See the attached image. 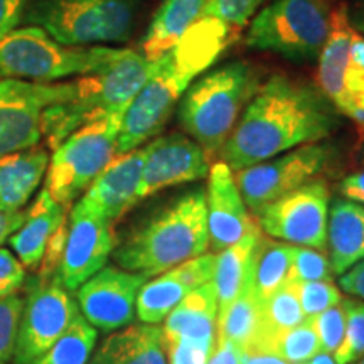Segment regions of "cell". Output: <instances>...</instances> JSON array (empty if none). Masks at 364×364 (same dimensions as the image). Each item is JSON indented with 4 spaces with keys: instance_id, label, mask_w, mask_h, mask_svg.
Returning <instances> with one entry per match:
<instances>
[{
    "instance_id": "obj_34",
    "label": "cell",
    "mask_w": 364,
    "mask_h": 364,
    "mask_svg": "<svg viewBox=\"0 0 364 364\" xmlns=\"http://www.w3.org/2000/svg\"><path fill=\"white\" fill-rule=\"evenodd\" d=\"M300 306L306 314V318H314L318 314L329 311L343 302V292L334 282H304L295 284Z\"/></svg>"
},
{
    "instance_id": "obj_37",
    "label": "cell",
    "mask_w": 364,
    "mask_h": 364,
    "mask_svg": "<svg viewBox=\"0 0 364 364\" xmlns=\"http://www.w3.org/2000/svg\"><path fill=\"white\" fill-rule=\"evenodd\" d=\"M265 0H208L204 17H215L231 27H243L257 16Z\"/></svg>"
},
{
    "instance_id": "obj_10",
    "label": "cell",
    "mask_w": 364,
    "mask_h": 364,
    "mask_svg": "<svg viewBox=\"0 0 364 364\" xmlns=\"http://www.w3.org/2000/svg\"><path fill=\"white\" fill-rule=\"evenodd\" d=\"M334 161L331 144L312 142L235 172L243 201L255 216L268 204L317 179Z\"/></svg>"
},
{
    "instance_id": "obj_19",
    "label": "cell",
    "mask_w": 364,
    "mask_h": 364,
    "mask_svg": "<svg viewBox=\"0 0 364 364\" xmlns=\"http://www.w3.org/2000/svg\"><path fill=\"white\" fill-rule=\"evenodd\" d=\"M144 149L117 156L86 189L80 204L88 211L115 225L132 206L139 203L140 179L144 169Z\"/></svg>"
},
{
    "instance_id": "obj_23",
    "label": "cell",
    "mask_w": 364,
    "mask_h": 364,
    "mask_svg": "<svg viewBox=\"0 0 364 364\" xmlns=\"http://www.w3.org/2000/svg\"><path fill=\"white\" fill-rule=\"evenodd\" d=\"M327 255L334 275L341 277L364 260V206L336 199L327 220Z\"/></svg>"
},
{
    "instance_id": "obj_30",
    "label": "cell",
    "mask_w": 364,
    "mask_h": 364,
    "mask_svg": "<svg viewBox=\"0 0 364 364\" xmlns=\"http://www.w3.org/2000/svg\"><path fill=\"white\" fill-rule=\"evenodd\" d=\"M97 338V329L80 312L65 334L33 364H88Z\"/></svg>"
},
{
    "instance_id": "obj_14",
    "label": "cell",
    "mask_w": 364,
    "mask_h": 364,
    "mask_svg": "<svg viewBox=\"0 0 364 364\" xmlns=\"http://www.w3.org/2000/svg\"><path fill=\"white\" fill-rule=\"evenodd\" d=\"M149 277L103 267L76 290L80 312L95 329L115 332L130 326L136 316V297Z\"/></svg>"
},
{
    "instance_id": "obj_36",
    "label": "cell",
    "mask_w": 364,
    "mask_h": 364,
    "mask_svg": "<svg viewBox=\"0 0 364 364\" xmlns=\"http://www.w3.org/2000/svg\"><path fill=\"white\" fill-rule=\"evenodd\" d=\"M309 321L312 322L314 329L317 332L321 353L334 356V353L343 343L346 331V312L343 302L336 307H331L329 311L318 314L317 317L309 318Z\"/></svg>"
},
{
    "instance_id": "obj_39",
    "label": "cell",
    "mask_w": 364,
    "mask_h": 364,
    "mask_svg": "<svg viewBox=\"0 0 364 364\" xmlns=\"http://www.w3.org/2000/svg\"><path fill=\"white\" fill-rule=\"evenodd\" d=\"M169 364H208L211 353L186 341H166Z\"/></svg>"
},
{
    "instance_id": "obj_47",
    "label": "cell",
    "mask_w": 364,
    "mask_h": 364,
    "mask_svg": "<svg viewBox=\"0 0 364 364\" xmlns=\"http://www.w3.org/2000/svg\"><path fill=\"white\" fill-rule=\"evenodd\" d=\"M351 58L359 66L364 68V38L361 34H358L356 31L353 33L351 39Z\"/></svg>"
},
{
    "instance_id": "obj_29",
    "label": "cell",
    "mask_w": 364,
    "mask_h": 364,
    "mask_svg": "<svg viewBox=\"0 0 364 364\" xmlns=\"http://www.w3.org/2000/svg\"><path fill=\"white\" fill-rule=\"evenodd\" d=\"M292 245L270 240L260 233L253 253L252 280L258 297L265 300L289 282Z\"/></svg>"
},
{
    "instance_id": "obj_1",
    "label": "cell",
    "mask_w": 364,
    "mask_h": 364,
    "mask_svg": "<svg viewBox=\"0 0 364 364\" xmlns=\"http://www.w3.org/2000/svg\"><path fill=\"white\" fill-rule=\"evenodd\" d=\"M338 129V110L318 86L275 73L260 85L221 149L233 172L300 145L322 142Z\"/></svg>"
},
{
    "instance_id": "obj_42",
    "label": "cell",
    "mask_w": 364,
    "mask_h": 364,
    "mask_svg": "<svg viewBox=\"0 0 364 364\" xmlns=\"http://www.w3.org/2000/svg\"><path fill=\"white\" fill-rule=\"evenodd\" d=\"M339 193L344 199L364 206V171L353 172L339 182Z\"/></svg>"
},
{
    "instance_id": "obj_2",
    "label": "cell",
    "mask_w": 364,
    "mask_h": 364,
    "mask_svg": "<svg viewBox=\"0 0 364 364\" xmlns=\"http://www.w3.org/2000/svg\"><path fill=\"white\" fill-rule=\"evenodd\" d=\"M231 41V26L215 17H203L157 59L152 75L122 117L117 156L142 147L161 134L189 86L215 65Z\"/></svg>"
},
{
    "instance_id": "obj_33",
    "label": "cell",
    "mask_w": 364,
    "mask_h": 364,
    "mask_svg": "<svg viewBox=\"0 0 364 364\" xmlns=\"http://www.w3.org/2000/svg\"><path fill=\"white\" fill-rule=\"evenodd\" d=\"M329 255L321 250L297 247L292 245V265H290V284H304V282H332L334 280ZM287 282V284H289Z\"/></svg>"
},
{
    "instance_id": "obj_35",
    "label": "cell",
    "mask_w": 364,
    "mask_h": 364,
    "mask_svg": "<svg viewBox=\"0 0 364 364\" xmlns=\"http://www.w3.org/2000/svg\"><path fill=\"white\" fill-rule=\"evenodd\" d=\"M22 307L24 299L17 294L0 299V364H7L14 356Z\"/></svg>"
},
{
    "instance_id": "obj_45",
    "label": "cell",
    "mask_w": 364,
    "mask_h": 364,
    "mask_svg": "<svg viewBox=\"0 0 364 364\" xmlns=\"http://www.w3.org/2000/svg\"><path fill=\"white\" fill-rule=\"evenodd\" d=\"M240 364H289V363L273 353L258 351V349H247V351H241Z\"/></svg>"
},
{
    "instance_id": "obj_24",
    "label": "cell",
    "mask_w": 364,
    "mask_h": 364,
    "mask_svg": "<svg viewBox=\"0 0 364 364\" xmlns=\"http://www.w3.org/2000/svg\"><path fill=\"white\" fill-rule=\"evenodd\" d=\"M48 166V152L36 147L0 157V211H21L39 188Z\"/></svg>"
},
{
    "instance_id": "obj_18",
    "label": "cell",
    "mask_w": 364,
    "mask_h": 364,
    "mask_svg": "<svg viewBox=\"0 0 364 364\" xmlns=\"http://www.w3.org/2000/svg\"><path fill=\"white\" fill-rule=\"evenodd\" d=\"M216 253H203L147 280L136 297V317L144 324H161L177 304L215 277Z\"/></svg>"
},
{
    "instance_id": "obj_9",
    "label": "cell",
    "mask_w": 364,
    "mask_h": 364,
    "mask_svg": "<svg viewBox=\"0 0 364 364\" xmlns=\"http://www.w3.org/2000/svg\"><path fill=\"white\" fill-rule=\"evenodd\" d=\"M122 117L117 113L86 124L54 149L44 184L54 201L70 209L117 157Z\"/></svg>"
},
{
    "instance_id": "obj_5",
    "label": "cell",
    "mask_w": 364,
    "mask_h": 364,
    "mask_svg": "<svg viewBox=\"0 0 364 364\" xmlns=\"http://www.w3.org/2000/svg\"><path fill=\"white\" fill-rule=\"evenodd\" d=\"M156 61L142 53L124 49L122 56L105 70L75 81V95L68 102L51 105L43 113V135L53 150L73 132L100 118L124 115L127 107L149 76Z\"/></svg>"
},
{
    "instance_id": "obj_49",
    "label": "cell",
    "mask_w": 364,
    "mask_h": 364,
    "mask_svg": "<svg viewBox=\"0 0 364 364\" xmlns=\"http://www.w3.org/2000/svg\"><path fill=\"white\" fill-rule=\"evenodd\" d=\"M351 364H364V356H363V358H359L358 361H354V363H351Z\"/></svg>"
},
{
    "instance_id": "obj_28",
    "label": "cell",
    "mask_w": 364,
    "mask_h": 364,
    "mask_svg": "<svg viewBox=\"0 0 364 364\" xmlns=\"http://www.w3.org/2000/svg\"><path fill=\"white\" fill-rule=\"evenodd\" d=\"M262 331V299L253 287L252 273L247 284L218 324V338L230 341L240 351L252 348Z\"/></svg>"
},
{
    "instance_id": "obj_20",
    "label": "cell",
    "mask_w": 364,
    "mask_h": 364,
    "mask_svg": "<svg viewBox=\"0 0 364 364\" xmlns=\"http://www.w3.org/2000/svg\"><path fill=\"white\" fill-rule=\"evenodd\" d=\"M164 322L166 341H186L213 354L218 338V297L213 280L186 295Z\"/></svg>"
},
{
    "instance_id": "obj_11",
    "label": "cell",
    "mask_w": 364,
    "mask_h": 364,
    "mask_svg": "<svg viewBox=\"0 0 364 364\" xmlns=\"http://www.w3.org/2000/svg\"><path fill=\"white\" fill-rule=\"evenodd\" d=\"M80 314L78 304L58 273L31 280L17 329L14 364H33L65 334Z\"/></svg>"
},
{
    "instance_id": "obj_12",
    "label": "cell",
    "mask_w": 364,
    "mask_h": 364,
    "mask_svg": "<svg viewBox=\"0 0 364 364\" xmlns=\"http://www.w3.org/2000/svg\"><path fill=\"white\" fill-rule=\"evenodd\" d=\"M75 81L58 85L0 80V157L33 149L43 136V113L73 98Z\"/></svg>"
},
{
    "instance_id": "obj_43",
    "label": "cell",
    "mask_w": 364,
    "mask_h": 364,
    "mask_svg": "<svg viewBox=\"0 0 364 364\" xmlns=\"http://www.w3.org/2000/svg\"><path fill=\"white\" fill-rule=\"evenodd\" d=\"M241 351L230 341L216 338V346L213 349L208 364H240Z\"/></svg>"
},
{
    "instance_id": "obj_8",
    "label": "cell",
    "mask_w": 364,
    "mask_h": 364,
    "mask_svg": "<svg viewBox=\"0 0 364 364\" xmlns=\"http://www.w3.org/2000/svg\"><path fill=\"white\" fill-rule=\"evenodd\" d=\"M324 0H272L250 22L248 48L292 61L317 59L331 33Z\"/></svg>"
},
{
    "instance_id": "obj_26",
    "label": "cell",
    "mask_w": 364,
    "mask_h": 364,
    "mask_svg": "<svg viewBox=\"0 0 364 364\" xmlns=\"http://www.w3.org/2000/svg\"><path fill=\"white\" fill-rule=\"evenodd\" d=\"M262 231L245 236L238 243L216 253V265L213 284L218 297V324L226 316L228 309L238 297L247 284L253 267V253Z\"/></svg>"
},
{
    "instance_id": "obj_15",
    "label": "cell",
    "mask_w": 364,
    "mask_h": 364,
    "mask_svg": "<svg viewBox=\"0 0 364 364\" xmlns=\"http://www.w3.org/2000/svg\"><path fill=\"white\" fill-rule=\"evenodd\" d=\"M118 240L113 223L76 203L68 215V238L58 277L70 292L107 265Z\"/></svg>"
},
{
    "instance_id": "obj_31",
    "label": "cell",
    "mask_w": 364,
    "mask_h": 364,
    "mask_svg": "<svg viewBox=\"0 0 364 364\" xmlns=\"http://www.w3.org/2000/svg\"><path fill=\"white\" fill-rule=\"evenodd\" d=\"M272 353L289 364H306L309 359L321 353V344L312 322L307 318L304 324L279 336L272 346Z\"/></svg>"
},
{
    "instance_id": "obj_22",
    "label": "cell",
    "mask_w": 364,
    "mask_h": 364,
    "mask_svg": "<svg viewBox=\"0 0 364 364\" xmlns=\"http://www.w3.org/2000/svg\"><path fill=\"white\" fill-rule=\"evenodd\" d=\"M68 220V208L54 201L46 189L26 211V220L19 230L9 238L24 268L36 270L43 262L46 247L56 230Z\"/></svg>"
},
{
    "instance_id": "obj_17",
    "label": "cell",
    "mask_w": 364,
    "mask_h": 364,
    "mask_svg": "<svg viewBox=\"0 0 364 364\" xmlns=\"http://www.w3.org/2000/svg\"><path fill=\"white\" fill-rule=\"evenodd\" d=\"M206 208L209 247L216 253L238 243L245 236L262 231L250 216L243 196L236 186L235 172L223 161L209 167Z\"/></svg>"
},
{
    "instance_id": "obj_25",
    "label": "cell",
    "mask_w": 364,
    "mask_h": 364,
    "mask_svg": "<svg viewBox=\"0 0 364 364\" xmlns=\"http://www.w3.org/2000/svg\"><path fill=\"white\" fill-rule=\"evenodd\" d=\"M208 0H164L142 39V54L157 61L179 43L182 36L204 17Z\"/></svg>"
},
{
    "instance_id": "obj_4",
    "label": "cell",
    "mask_w": 364,
    "mask_h": 364,
    "mask_svg": "<svg viewBox=\"0 0 364 364\" xmlns=\"http://www.w3.org/2000/svg\"><path fill=\"white\" fill-rule=\"evenodd\" d=\"M260 85L257 68L247 61H235L199 76L181 98L182 130L206 152L209 161L220 157Z\"/></svg>"
},
{
    "instance_id": "obj_38",
    "label": "cell",
    "mask_w": 364,
    "mask_h": 364,
    "mask_svg": "<svg viewBox=\"0 0 364 364\" xmlns=\"http://www.w3.org/2000/svg\"><path fill=\"white\" fill-rule=\"evenodd\" d=\"M26 282V268L7 248H0V299L17 294Z\"/></svg>"
},
{
    "instance_id": "obj_3",
    "label": "cell",
    "mask_w": 364,
    "mask_h": 364,
    "mask_svg": "<svg viewBox=\"0 0 364 364\" xmlns=\"http://www.w3.org/2000/svg\"><path fill=\"white\" fill-rule=\"evenodd\" d=\"M209 248L206 191L176 196L113 250V260L124 270L157 277Z\"/></svg>"
},
{
    "instance_id": "obj_32",
    "label": "cell",
    "mask_w": 364,
    "mask_h": 364,
    "mask_svg": "<svg viewBox=\"0 0 364 364\" xmlns=\"http://www.w3.org/2000/svg\"><path fill=\"white\" fill-rule=\"evenodd\" d=\"M346 312V331L343 343L334 353L336 364H351L364 356V300L343 299Z\"/></svg>"
},
{
    "instance_id": "obj_21",
    "label": "cell",
    "mask_w": 364,
    "mask_h": 364,
    "mask_svg": "<svg viewBox=\"0 0 364 364\" xmlns=\"http://www.w3.org/2000/svg\"><path fill=\"white\" fill-rule=\"evenodd\" d=\"M88 364H169L162 327L142 322L112 332Z\"/></svg>"
},
{
    "instance_id": "obj_6",
    "label": "cell",
    "mask_w": 364,
    "mask_h": 364,
    "mask_svg": "<svg viewBox=\"0 0 364 364\" xmlns=\"http://www.w3.org/2000/svg\"><path fill=\"white\" fill-rule=\"evenodd\" d=\"M124 49L108 46H65L41 27L14 29L0 39V80H54L98 73L122 56Z\"/></svg>"
},
{
    "instance_id": "obj_40",
    "label": "cell",
    "mask_w": 364,
    "mask_h": 364,
    "mask_svg": "<svg viewBox=\"0 0 364 364\" xmlns=\"http://www.w3.org/2000/svg\"><path fill=\"white\" fill-rule=\"evenodd\" d=\"M27 0H0V39L17 29L24 19Z\"/></svg>"
},
{
    "instance_id": "obj_46",
    "label": "cell",
    "mask_w": 364,
    "mask_h": 364,
    "mask_svg": "<svg viewBox=\"0 0 364 364\" xmlns=\"http://www.w3.org/2000/svg\"><path fill=\"white\" fill-rule=\"evenodd\" d=\"M348 19L353 29L364 38V0H356L353 7H348Z\"/></svg>"
},
{
    "instance_id": "obj_7",
    "label": "cell",
    "mask_w": 364,
    "mask_h": 364,
    "mask_svg": "<svg viewBox=\"0 0 364 364\" xmlns=\"http://www.w3.org/2000/svg\"><path fill=\"white\" fill-rule=\"evenodd\" d=\"M139 16L140 0H27L22 22L65 46H103L127 43Z\"/></svg>"
},
{
    "instance_id": "obj_13",
    "label": "cell",
    "mask_w": 364,
    "mask_h": 364,
    "mask_svg": "<svg viewBox=\"0 0 364 364\" xmlns=\"http://www.w3.org/2000/svg\"><path fill=\"white\" fill-rule=\"evenodd\" d=\"M329 206L326 181L314 179L268 204L257 218L263 233L273 240L327 252Z\"/></svg>"
},
{
    "instance_id": "obj_48",
    "label": "cell",
    "mask_w": 364,
    "mask_h": 364,
    "mask_svg": "<svg viewBox=\"0 0 364 364\" xmlns=\"http://www.w3.org/2000/svg\"><path fill=\"white\" fill-rule=\"evenodd\" d=\"M306 364H336V361H334V358L331 356V354L318 353L312 359H309Z\"/></svg>"
},
{
    "instance_id": "obj_44",
    "label": "cell",
    "mask_w": 364,
    "mask_h": 364,
    "mask_svg": "<svg viewBox=\"0 0 364 364\" xmlns=\"http://www.w3.org/2000/svg\"><path fill=\"white\" fill-rule=\"evenodd\" d=\"M26 220V211L2 213L0 211V245L11 238Z\"/></svg>"
},
{
    "instance_id": "obj_16",
    "label": "cell",
    "mask_w": 364,
    "mask_h": 364,
    "mask_svg": "<svg viewBox=\"0 0 364 364\" xmlns=\"http://www.w3.org/2000/svg\"><path fill=\"white\" fill-rule=\"evenodd\" d=\"M139 201L172 186L201 181L209 174L206 152L184 134L156 136L145 145Z\"/></svg>"
},
{
    "instance_id": "obj_27",
    "label": "cell",
    "mask_w": 364,
    "mask_h": 364,
    "mask_svg": "<svg viewBox=\"0 0 364 364\" xmlns=\"http://www.w3.org/2000/svg\"><path fill=\"white\" fill-rule=\"evenodd\" d=\"M306 321L295 284L289 282L270 297L262 300V331L255 344L248 349L272 353V346L279 336L304 324Z\"/></svg>"
},
{
    "instance_id": "obj_41",
    "label": "cell",
    "mask_w": 364,
    "mask_h": 364,
    "mask_svg": "<svg viewBox=\"0 0 364 364\" xmlns=\"http://www.w3.org/2000/svg\"><path fill=\"white\" fill-rule=\"evenodd\" d=\"M341 289L351 297L364 300V260L339 277Z\"/></svg>"
}]
</instances>
